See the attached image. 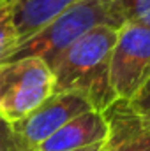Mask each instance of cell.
<instances>
[{
	"label": "cell",
	"instance_id": "6da1fadb",
	"mask_svg": "<svg viewBox=\"0 0 150 151\" xmlns=\"http://www.w3.org/2000/svg\"><path fill=\"white\" fill-rule=\"evenodd\" d=\"M117 32L115 27H97L66 49L51 69L55 76L53 93H79L101 113L113 106L117 97L110 84V63Z\"/></svg>",
	"mask_w": 150,
	"mask_h": 151
},
{
	"label": "cell",
	"instance_id": "7a4b0ae2",
	"mask_svg": "<svg viewBox=\"0 0 150 151\" xmlns=\"http://www.w3.org/2000/svg\"><path fill=\"white\" fill-rule=\"evenodd\" d=\"M115 27L120 28L124 21L115 12L108 0H79L73 7L64 11L36 35L20 42L5 58V62L18 58H41L51 69L79 37L88 34L97 27Z\"/></svg>",
	"mask_w": 150,
	"mask_h": 151
},
{
	"label": "cell",
	"instance_id": "3957f363",
	"mask_svg": "<svg viewBox=\"0 0 150 151\" xmlns=\"http://www.w3.org/2000/svg\"><path fill=\"white\" fill-rule=\"evenodd\" d=\"M55 91L51 67L41 58L0 63V116L11 123L23 119Z\"/></svg>",
	"mask_w": 150,
	"mask_h": 151
},
{
	"label": "cell",
	"instance_id": "277c9868",
	"mask_svg": "<svg viewBox=\"0 0 150 151\" xmlns=\"http://www.w3.org/2000/svg\"><path fill=\"white\" fill-rule=\"evenodd\" d=\"M150 79V28L124 23L111 51L110 84L117 100H131Z\"/></svg>",
	"mask_w": 150,
	"mask_h": 151
},
{
	"label": "cell",
	"instance_id": "5b68a950",
	"mask_svg": "<svg viewBox=\"0 0 150 151\" xmlns=\"http://www.w3.org/2000/svg\"><path fill=\"white\" fill-rule=\"evenodd\" d=\"M94 109L90 102L74 91H60L53 93L48 100H44L36 111L25 116L23 119L12 123L16 132L37 150L39 146L53 135L58 128H62L67 121L79 114Z\"/></svg>",
	"mask_w": 150,
	"mask_h": 151
},
{
	"label": "cell",
	"instance_id": "8992f818",
	"mask_svg": "<svg viewBox=\"0 0 150 151\" xmlns=\"http://www.w3.org/2000/svg\"><path fill=\"white\" fill-rule=\"evenodd\" d=\"M104 116L110 130L103 151H150V125L131 109L127 100H117Z\"/></svg>",
	"mask_w": 150,
	"mask_h": 151
},
{
	"label": "cell",
	"instance_id": "52a82bcc",
	"mask_svg": "<svg viewBox=\"0 0 150 151\" xmlns=\"http://www.w3.org/2000/svg\"><path fill=\"white\" fill-rule=\"evenodd\" d=\"M108 119L104 113L90 109L67 121L50 135L37 151H74L104 142L108 137Z\"/></svg>",
	"mask_w": 150,
	"mask_h": 151
},
{
	"label": "cell",
	"instance_id": "ba28073f",
	"mask_svg": "<svg viewBox=\"0 0 150 151\" xmlns=\"http://www.w3.org/2000/svg\"><path fill=\"white\" fill-rule=\"evenodd\" d=\"M79 0H5L18 30V44L36 35Z\"/></svg>",
	"mask_w": 150,
	"mask_h": 151
},
{
	"label": "cell",
	"instance_id": "9c48e42d",
	"mask_svg": "<svg viewBox=\"0 0 150 151\" xmlns=\"http://www.w3.org/2000/svg\"><path fill=\"white\" fill-rule=\"evenodd\" d=\"M124 23L150 28V0H108Z\"/></svg>",
	"mask_w": 150,
	"mask_h": 151
},
{
	"label": "cell",
	"instance_id": "30bf717a",
	"mask_svg": "<svg viewBox=\"0 0 150 151\" xmlns=\"http://www.w3.org/2000/svg\"><path fill=\"white\" fill-rule=\"evenodd\" d=\"M18 46V30L5 0H0V63Z\"/></svg>",
	"mask_w": 150,
	"mask_h": 151
},
{
	"label": "cell",
	"instance_id": "8fae6325",
	"mask_svg": "<svg viewBox=\"0 0 150 151\" xmlns=\"http://www.w3.org/2000/svg\"><path fill=\"white\" fill-rule=\"evenodd\" d=\"M0 151H37L14 128L11 121L0 116Z\"/></svg>",
	"mask_w": 150,
	"mask_h": 151
},
{
	"label": "cell",
	"instance_id": "7c38bea8",
	"mask_svg": "<svg viewBox=\"0 0 150 151\" xmlns=\"http://www.w3.org/2000/svg\"><path fill=\"white\" fill-rule=\"evenodd\" d=\"M129 106L141 119L150 125V79L140 88V91L129 100Z\"/></svg>",
	"mask_w": 150,
	"mask_h": 151
},
{
	"label": "cell",
	"instance_id": "4fadbf2b",
	"mask_svg": "<svg viewBox=\"0 0 150 151\" xmlns=\"http://www.w3.org/2000/svg\"><path fill=\"white\" fill-rule=\"evenodd\" d=\"M104 142H99V144H94V146H88V148H81V150H74V151H103Z\"/></svg>",
	"mask_w": 150,
	"mask_h": 151
}]
</instances>
